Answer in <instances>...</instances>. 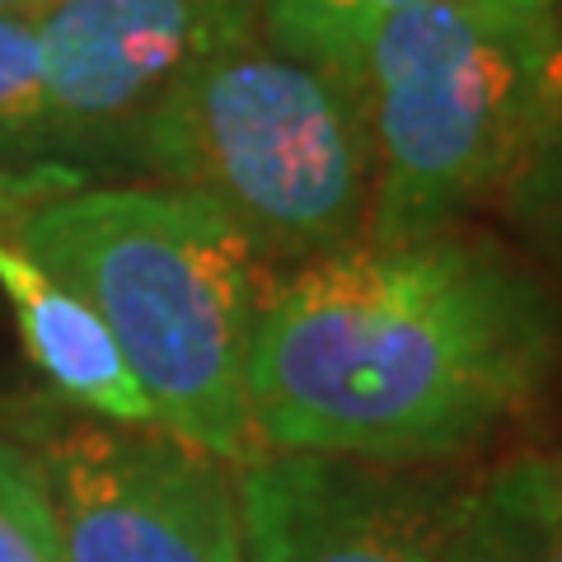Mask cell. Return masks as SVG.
Masks as SVG:
<instances>
[{
	"label": "cell",
	"instance_id": "obj_4",
	"mask_svg": "<svg viewBox=\"0 0 562 562\" xmlns=\"http://www.w3.org/2000/svg\"><path fill=\"white\" fill-rule=\"evenodd\" d=\"M122 146L165 188L216 202L258 258L310 262L366 239L375 150L361 90L262 29L173 80Z\"/></svg>",
	"mask_w": 562,
	"mask_h": 562
},
{
	"label": "cell",
	"instance_id": "obj_6",
	"mask_svg": "<svg viewBox=\"0 0 562 562\" xmlns=\"http://www.w3.org/2000/svg\"><path fill=\"white\" fill-rule=\"evenodd\" d=\"M244 562H446L464 479L262 450L239 473Z\"/></svg>",
	"mask_w": 562,
	"mask_h": 562
},
{
	"label": "cell",
	"instance_id": "obj_8",
	"mask_svg": "<svg viewBox=\"0 0 562 562\" xmlns=\"http://www.w3.org/2000/svg\"><path fill=\"white\" fill-rule=\"evenodd\" d=\"M0 291L14 310L33 366L70 408L122 422V427H160L146 390L136 384L127 357L117 351L99 314L10 239H0Z\"/></svg>",
	"mask_w": 562,
	"mask_h": 562
},
{
	"label": "cell",
	"instance_id": "obj_15",
	"mask_svg": "<svg viewBox=\"0 0 562 562\" xmlns=\"http://www.w3.org/2000/svg\"><path fill=\"white\" fill-rule=\"evenodd\" d=\"M553 24H558V43H562V0H553Z\"/></svg>",
	"mask_w": 562,
	"mask_h": 562
},
{
	"label": "cell",
	"instance_id": "obj_7",
	"mask_svg": "<svg viewBox=\"0 0 562 562\" xmlns=\"http://www.w3.org/2000/svg\"><path fill=\"white\" fill-rule=\"evenodd\" d=\"M47 140H122L211 52L258 33V0H52L33 14Z\"/></svg>",
	"mask_w": 562,
	"mask_h": 562
},
{
	"label": "cell",
	"instance_id": "obj_9",
	"mask_svg": "<svg viewBox=\"0 0 562 562\" xmlns=\"http://www.w3.org/2000/svg\"><path fill=\"white\" fill-rule=\"evenodd\" d=\"M413 5L422 0H258V29L272 47L357 85L371 38Z\"/></svg>",
	"mask_w": 562,
	"mask_h": 562
},
{
	"label": "cell",
	"instance_id": "obj_5",
	"mask_svg": "<svg viewBox=\"0 0 562 562\" xmlns=\"http://www.w3.org/2000/svg\"><path fill=\"white\" fill-rule=\"evenodd\" d=\"M24 450L61 562H244L239 469L173 431L43 413Z\"/></svg>",
	"mask_w": 562,
	"mask_h": 562
},
{
	"label": "cell",
	"instance_id": "obj_2",
	"mask_svg": "<svg viewBox=\"0 0 562 562\" xmlns=\"http://www.w3.org/2000/svg\"><path fill=\"white\" fill-rule=\"evenodd\" d=\"M0 239L99 314L165 431L231 469L258 460L244 371L268 281L216 202L38 165L0 179Z\"/></svg>",
	"mask_w": 562,
	"mask_h": 562
},
{
	"label": "cell",
	"instance_id": "obj_14",
	"mask_svg": "<svg viewBox=\"0 0 562 562\" xmlns=\"http://www.w3.org/2000/svg\"><path fill=\"white\" fill-rule=\"evenodd\" d=\"M52 0H0V14H38Z\"/></svg>",
	"mask_w": 562,
	"mask_h": 562
},
{
	"label": "cell",
	"instance_id": "obj_11",
	"mask_svg": "<svg viewBox=\"0 0 562 562\" xmlns=\"http://www.w3.org/2000/svg\"><path fill=\"white\" fill-rule=\"evenodd\" d=\"M0 562H61L38 464L14 441H0Z\"/></svg>",
	"mask_w": 562,
	"mask_h": 562
},
{
	"label": "cell",
	"instance_id": "obj_12",
	"mask_svg": "<svg viewBox=\"0 0 562 562\" xmlns=\"http://www.w3.org/2000/svg\"><path fill=\"white\" fill-rule=\"evenodd\" d=\"M47 140L43 52L33 14H0V146Z\"/></svg>",
	"mask_w": 562,
	"mask_h": 562
},
{
	"label": "cell",
	"instance_id": "obj_13",
	"mask_svg": "<svg viewBox=\"0 0 562 562\" xmlns=\"http://www.w3.org/2000/svg\"><path fill=\"white\" fill-rule=\"evenodd\" d=\"M497 473L520 506L530 562H562V450H525Z\"/></svg>",
	"mask_w": 562,
	"mask_h": 562
},
{
	"label": "cell",
	"instance_id": "obj_1",
	"mask_svg": "<svg viewBox=\"0 0 562 562\" xmlns=\"http://www.w3.org/2000/svg\"><path fill=\"white\" fill-rule=\"evenodd\" d=\"M562 375V301L497 244L357 239L262 295L249 417L262 450L441 469Z\"/></svg>",
	"mask_w": 562,
	"mask_h": 562
},
{
	"label": "cell",
	"instance_id": "obj_10",
	"mask_svg": "<svg viewBox=\"0 0 562 562\" xmlns=\"http://www.w3.org/2000/svg\"><path fill=\"white\" fill-rule=\"evenodd\" d=\"M446 562H530L520 506L512 502L497 469L464 483L454 530L446 543Z\"/></svg>",
	"mask_w": 562,
	"mask_h": 562
},
{
	"label": "cell",
	"instance_id": "obj_3",
	"mask_svg": "<svg viewBox=\"0 0 562 562\" xmlns=\"http://www.w3.org/2000/svg\"><path fill=\"white\" fill-rule=\"evenodd\" d=\"M357 90L375 150L366 239L450 231L562 136L553 0H422L371 38Z\"/></svg>",
	"mask_w": 562,
	"mask_h": 562
}]
</instances>
